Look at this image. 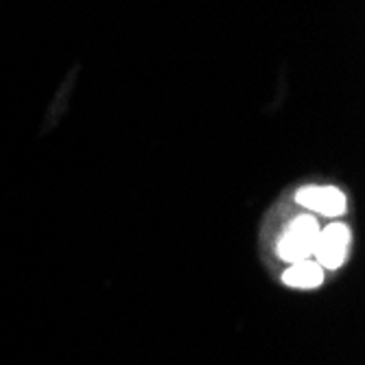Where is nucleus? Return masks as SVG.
I'll list each match as a JSON object with an SVG mask.
<instances>
[{
	"instance_id": "nucleus-1",
	"label": "nucleus",
	"mask_w": 365,
	"mask_h": 365,
	"mask_svg": "<svg viewBox=\"0 0 365 365\" xmlns=\"http://www.w3.org/2000/svg\"><path fill=\"white\" fill-rule=\"evenodd\" d=\"M319 235V225L317 219L311 215H300L291 221V225L284 230V235L280 237L276 252L284 262H297V260H307L315 252Z\"/></svg>"
},
{
	"instance_id": "nucleus-2",
	"label": "nucleus",
	"mask_w": 365,
	"mask_h": 365,
	"mask_svg": "<svg viewBox=\"0 0 365 365\" xmlns=\"http://www.w3.org/2000/svg\"><path fill=\"white\" fill-rule=\"evenodd\" d=\"M348 250H350V230L346 223L335 221L319 230L313 256L322 269H339L348 258Z\"/></svg>"
},
{
	"instance_id": "nucleus-3",
	"label": "nucleus",
	"mask_w": 365,
	"mask_h": 365,
	"mask_svg": "<svg viewBox=\"0 0 365 365\" xmlns=\"http://www.w3.org/2000/svg\"><path fill=\"white\" fill-rule=\"evenodd\" d=\"M295 202L322 217H341L346 212V195L335 186H304L297 190Z\"/></svg>"
},
{
	"instance_id": "nucleus-4",
	"label": "nucleus",
	"mask_w": 365,
	"mask_h": 365,
	"mask_svg": "<svg viewBox=\"0 0 365 365\" xmlns=\"http://www.w3.org/2000/svg\"><path fill=\"white\" fill-rule=\"evenodd\" d=\"M324 280V269L311 258L291 262V267L282 274V282L293 289H315Z\"/></svg>"
}]
</instances>
